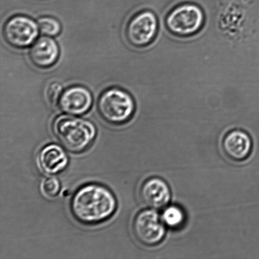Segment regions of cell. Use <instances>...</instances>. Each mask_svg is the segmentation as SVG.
Instances as JSON below:
<instances>
[{"instance_id":"6da1fadb","label":"cell","mask_w":259,"mask_h":259,"mask_svg":"<svg viewBox=\"0 0 259 259\" xmlns=\"http://www.w3.org/2000/svg\"><path fill=\"white\" fill-rule=\"evenodd\" d=\"M75 220L84 225L100 224L110 219L117 209V200L108 188L89 184L78 188L70 200Z\"/></svg>"},{"instance_id":"7a4b0ae2","label":"cell","mask_w":259,"mask_h":259,"mask_svg":"<svg viewBox=\"0 0 259 259\" xmlns=\"http://www.w3.org/2000/svg\"><path fill=\"white\" fill-rule=\"evenodd\" d=\"M53 131L62 146L74 154L86 151L97 136V129L91 121L69 115L56 118Z\"/></svg>"},{"instance_id":"3957f363","label":"cell","mask_w":259,"mask_h":259,"mask_svg":"<svg viewBox=\"0 0 259 259\" xmlns=\"http://www.w3.org/2000/svg\"><path fill=\"white\" fill-rule=\"evenodd\" d=\"M98 111L106 122L120 125L132 118L135 111V103L125 91L120 88H110L104 91L99 98Z\"/></svg>"},{"instance_id":"277c9868","label":"cell","mask_w":259,"mask_h":259,"mask_svg":"<svg viewBox=\"0 0 259 259\" xmlns=\"http://www.w3.org/2000/svg\"><path fill=\"white\" fill-rule=\"evenodd\" d=\"M37 23L29 17L18 15L10 18L3 28V35L10 47L24 49L33 44L39 34Z\"/></svg>"},{"instance_id":"5b68a950","label":"cell","mask_w":259,"mask_h":259,"mask_svg":"<svg viewBox=\"0 0 259 259\" xmlns=\"http://www.w3.org/2000/svg\"><path fill=\"white\" fill-rule=\"evenodd\" d=\"M202 10L195 5L185 4L175 8L166 18L170 31L180 36H187L197 32L204 23Z\"/></svg>"},{"instance_id":"8992f818","label":"cell","mask_w":259,"mask_h":259,"mask_svg":"<svg viewBox=\"0 0 259 259\" xmlns=\"http://www.w3.org/2000/svg\"><path fill=\"white\" fill-rule=\"evenodd\" d=\"M163 221L158 213L152 209L141 210L133 221L132 230L142 244L154 246L161 242L166 233Z\"/></svg>"},{"instance_id":"52a82bcc","label":"cell","mask_w":259,"mask_h":259,"mask_svg":"<svg viewBox=\"0 0 259 259\" xmlns=\"http://www.w3.org/2000/svg\"><path fill=\"white\" fill-rule=\"evenodd\" d=\"M158 23L156 15L151 11H143L134 15L126 28V37L134 47H144L154 39Z\"/></svg>"},{"instance_id":"ba28073f","label":"cell","mask_w":259,"mask_h":259,"mask_svg":"<svg viewBox=\"0 0 259 259\" xmlns=\"http://www.w3.org/2000/svg\"><path fill=\"white\" fill-rule=\"evenodd\" d=\"M93 102L92 94L87 88L75 85L63 91L58 105L68 115H82L90 110Z\"/></svg>"},{"instance_id":"9c48e42d","label":"cell","mask_w":259,"mask_h":259,"mask_svg":"<svg viewBox=\"0 0 259 259\" xmlns=\"http://www.w3.org/2000/svg\"><path fill=\"white\" fill-rule=\"evenodd\" d=\"M37 162L40 171L46 175H55L67 168L69 159L62 147L50 144L40 150L37 154Z\"/></svg>"},{"instance_id":"30bf717a","label":"cell","mask_w":259,"mask_h":259,"mask_svg":"<svg viewBox=\"0 0 259 259\" xmlns=\"http://www.w3.org/2000/svg\"><path fill=\"white\" fill-rule=\"evenodd\" d=\"M140 195L144 204L153 209L166 206L171 199V192L166 182L156 177L151 178L143 183Z\"/></svg>"},{"instance_id":"8fae6325","label":"cell","mask_w":259,"mask_h":259,"mask_svg":"<svg viewBox=\"0 0 259 259\" xmlns=\"http://www.w3.org/2000/svg\"><path fill=\"white\" fill-rule=\"evenodd\" d=\"M29 56L35 67L45 69L57 63L60 56L59 47L52 37L45 35L35 40L30 48Z\"/></svg>"},{"instance_id":"7c38bea8","label":"cell","mask_w":259,"mask_h":259,"mask_svg":"<svg viewBox=\"0 0 259 259\" xmlns=\"http://www.w3.org/2000/svg\"><path fill=\"white\" fill-rule=\"evenodd\" d=\"M252 142L246 132L231 131L223 139V149L230 159L241 161L247 159L252 151Z\"/></svg>"},{"instance_id":"4fadbf2b","label":"cell","mask_w":259,"mask_h":259,"mask_svg":"<svg viewBox=\"0 0 259 259\" xmlns=\"http://www.w3.org/2000/svg\"><path fill=\"white\" fill-rule=\"evenodd\" d=\"M185 214L180 207L171 205L164 210L162 220L165 225L172 228L181 227L185 221Z\"/></svg>"},{"instance_id":"5bb4252c","label":"cell","mask_w":259,"mask_h":259,"mask_svg":"<svg viewBox=\"0 0 259 259\" xmlns=\"http://www.w3.org/2000/svg\"><path fill=\"white\" fill-rule=\"evenodd\" d=\"M37 24L39 31L46 36H57L62 30V25L60 22L52 17H40L37 20Z\"/></svg>"},{"instance_id":"9a60e30c","label":"cell","mask_w":259,"mask_h":259,"mask_svg":"<svg viewBox=\"0 0 259 259\" xmlns=\"http://www.w3.org/2000/svg\"><path fill=\"white\" fill-rule=\"evenodd\" d=\"M40 190L42 194L50 199L57 197L61 190L59 180L54 177L45 179L40 184Z\"/></svg>"},{"instance_id":"2e32d148","label":"cell","mask_w":259,"mask_h":259,"mask_svg":"<svg viewBox=\"0 0 259 259\" xmlns=\"http://www.w3.org/2000/svg\"><path fill=\"white\" fill-rule=\"evenodd\" d=\"M62 84L58 82H52L47 86L46 90V96L48 101L52 105H57L63 93Z\"/></svg>"}]
</instances>
